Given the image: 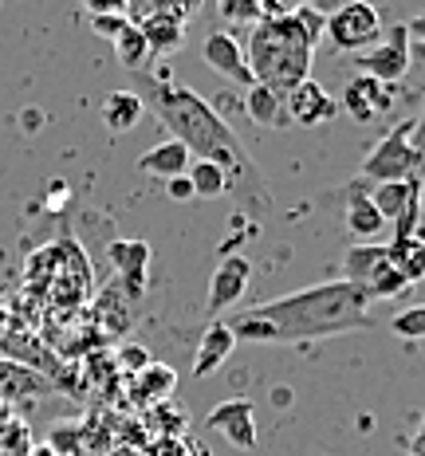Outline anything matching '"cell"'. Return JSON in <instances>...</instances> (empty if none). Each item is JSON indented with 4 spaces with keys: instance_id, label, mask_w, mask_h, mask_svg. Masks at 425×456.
<instances>
[{
    "instance_id": "603a6c76",
    "label": "cell",
    "mask_w": 425,
    "mask_h": 456,
    "mask_svg": "<svg viewBox=\"0 0 425 456\" xmlns=\"http://www.w3.org/2000/svg\"><path fill=\"white\" fill-rule=\"evenodd\" d=\"M47 386L40 374H32L28 366L20 362H0V397H8V402H16V397H36V394H47Z\"/></svg>"
},
{
    "instance_id": "8d00e7d4",
    "label": "cell",
    "mask_w": 425,
    "mask_h": 456,
    "mask_svg": "<svg viewBox=\"0 0 425 456\" xmlns=\"http://www.w3.org/2000/svg\"><path fill=\"white\" fill-rule=\"evenodd\" d=\"M28 452H32V449H28ZM28 452H0V456H28Z\"/></svg>"
},
{
    "instance_id": "30bf717a",
    "label": "cell",
    "mask_w": 425,
    "mask_h": 456,
    "mask_svg": "<svg viewBox=\"0 0 425 456\" xmlns=\"http://www.w3.org/2000/svg\"><path fill=\"white\" fill-rule=\"evenodd\" d=\"M201 55L205 63H209V71L225 75L229 83H241V87H252V71H249V55H244V44L236 40L233 32H225V28H217V32L205 36L201 44Z\"/></svg>"
},
{
    "instance_id": "f35d334b",
    "label": "cell",
    "mask_w": 425,
    "mask_h": 456,
    "mask_svg": "<svg viewBox=\"0 0 425 456\" xmlns=\"http://www.w3.org/2000/svg\"><path fill=\"white\" fill-rule=\"evenodd\" d=\"M421 208H425V185H421Z\"/></svg>"
},
{
    "instance_id": "f546056e",
    "label": "cell",
    "mask_w": 425,
    "mask_h": 456,
    "mask_svg": "<svg viewBox=\"0 0 425 456\" xmlns=\"http://www.w3.org/2000/svg\"><path fill=\"white\" fill-rule=\"evenodd\" d=\"M127 24H130V16H91V28L99 36H107V40H115Z\"/></svg>"
},
{
    "instance_id": "9c48e42d",
    "label": "cell",
    "mask_w": 425,
    "mask_h": 456,
    "mask_svg": "<svg viewBox=\"0 0 425 456\" xmlns=\"http://www.w3.org/2000/svg\"><path fill=\"white\" fill-rule=\"evenodd\" d=\"M107 256H110V268H115V283L138 303L146 296V283H150V244L146 240H110Z\"/></svg>"
},
{
    "instance_id": "4316f807",
    "label": "cell",
    "mask_w": 425,
    "mask_h": 456,
    "mask_svg": "<svg viewBox=\"0 0 425 456\" xmlns=\"http://www.w3.org/2000/svg\"><path fill=\"white\" fill-rule=\"evenodd\" d=\"M390 330L398 338H410V342H418L425 338V303H418V307H405L398 311V315L390 319Z\"/></svg>"
},
{
    "instance_id": "6da1fadb",
    "label": "cell",
    "mask_w": 425,
    "mask_h": 456,
    "mask_svg": "<svg viewBox=\"0 0 425 456\" xmlns=\"http://www.w3.org/2000/svg\"><path fill=\"white\" fill-rule=\"evenodd\" d=\"M130 79H135L130 91H135L142 99V107L169 130V138L182 142L193 158H209L229 174V193H233L236 208H241V216L260 221V216L272 213L268 182H264V174L257 169V161L249 158L244 142L236 138V130L217 114V107H209L201 94H193L189 87L169 83L166 75H158V71H138V75H130Z\"/></svg>"
},
{
    "instance_id": "5b68a950",
    "label": "cell",
    "mask_w": 425,
    "mask_h": 456,
    "mask_svg": "<svg viewBox=\"0 0 425 456\" xmlns=\"http://www.w3.org/2000/svg\"><path fill=\"white\" fill-rule=\"evenodd\" d=\"M327 40L339 47V52H366L382 40V16L371 0H343L327 12Z\"/></svg>"
},
{
    "instance_id": "52a82bcc",
    "label": "cell",
    "mask_w": 425,
    "mask_h": 456,
    "mask_svg": "<svg viewBox=\"0 0 425 456\" xmlns=\"http://www.w3.org/2000/svg\"><path fill=\"white\" fill-rule=\"evenodd\" d=\"M205 429L221 433L233 449L252 452L257 449V405H252L249 397H229V402H221L205 417Z\"/></svg>"
},
{
    "instance_id": "d590c367",
    "label": "cell",
    "mask_w": 425,
    "mask_h": 456,
    "mask_svg": "<svg viewBox=\"0 0 425 456\" xmlns=\"http://www.w3.org/2000/svg\"><path fill=\"white\" fill-rule=\"evenodd\" d=\"M28 456H55V449H52V444H32V452H28Z\"/></svg>"
},
{
    "instance_id": "4fadbf2b",
    "label": "cell",
    "mask_w": 425,
    "mask_h": 456,
    "mask_svg": "<svg viewBox=\"0 0 425 456\" xmlns=\"http://www.w3.org/2000/svg\"><path fill=\"white\" fill-rule=\"evenodd\" d=\"M174 389H177V374L166 362H150L130 378V397H135V405H142V410L166 405V397H174Z\"/></svg>"
},
{
    "instance_id": "d6986e66",
    "label": "cell",
    "mask_w": 425,
    "mask_h": 456,
    "mask_svg": "<svg viewBox=\"0 0 425 456\" xmlns=\"http://www.w3.org/2000/svg\"><path fill=\"white\" fill-rule=\"evenodd\" d=\"M382 264H386V244H374V240L355 244V248H347V256H343V275H339V280L355 283V288H366L371 275L382 268Z\"/></svg>"
},
{
    "instance_id": "44dd1931",
    "label": "cell",
    "mask_w": 425,
    "mask_h": 456,
    "mask_svg": "<svg viewBox=\"0 0 425 456\" xmlns=\"http://www.w3.org/2000/svg\"><path fill=\"white\" fill-rule=\"evenodd\" d=\"M244 114H249L252 122H260V126H288V110H283V94L260 87V83H252L249 94H244Z\"/></svg>"
},
{
    "instance_id": "e0dca14e",
    "label": "cell",
    "mask_w": 425,
    "mask_h": 456,
    "mask_svg": "<svg viewBox=\"0 0 425 456\" xmlns=\"http://www.w3.org/2000/svg\"><path fill=\"white\" fill-rule=\"evenodd\" d=\"M138 28H142V36H146L150 55H154V60H166V55H174L177 47H182V40H185V24L177 20V16H166V12L142 16Z\"/></svg>"
},
{
    "instance_id": "83f0119b",
    "label": "cell",
    "mask_w": 425,
    "mask_h": 456,
    "mask_svg": "<svg viewBox=\"0 0 425 456\" xmlns=\"http://www.w3.org/2000/svg\"><path fill=\"white\" fill-rule=\"evenodd\" d=\"M91 16H130V0H83Z\"/></svg>"
},
{
    "instance_id": "cb8c5ba5",
    "label": "cell",
    "mask_w": 425,
    "mask_h": 456,
    "mask_svg": "<svg viewBox=\"0 0 425 456\" xmlns=\"http://www.w3.org/2000/svg\"><path fill=\"white\" fill-rule=\"evenodd\" d=\"M189 185H193V197H201V201H213V197H225L229 193V174H225L217 161L209 158H193L185 169Z\"/></svg>"
},
{
    "instance_id": "8fae6325",
    "label": "cell",
    "mask_w": 425,
    "mask_h": 456,
    "mask_svg": "<svg viewBox=\"0 0 425 456\" xmlns=\"http://www.w3.org/2000/svg\"><path fill=\"white\" fill-rule=\"evenodd\" d=\"M283 110H288V122H296V126H323L339 114V99H331L323 83L304 79L299 87L283 94Z\"/></svg>"
},
{
    "instance_id": "1f68e13d",
    "label": "cell",
    "mask_w": 425,
    "mask_h": 456,
    "mask_svg": "<svg viewBox=\"0 0 425 456\" xmlns=\"http://www.w3.org/2000/svg\"><path fill=\"white\" fill-rule=\"evenodd\" d=\"M166 197L169 201H193V185H189V177H169L166 182Z\"/></svg>"
},
{
    "instance_id": "d6a6232c",
    "label": "cell",
    "mask_w": 425,
    "mask_h": 456,
    "mask_svg": "<svg viewBox=\"0 0 425 456\" xmlns=\"http://www.w3.org/2000/svg\"><path fill=\"white\" fill-rule=\"evenodd\" d=\"M410 142H413V150H418V158H421V166H425V107H421L418 118H413V134H410Z\"/></svg>"
},
{
    "instance_id": "8992f818",
    "label": "cell",
    "mask_w": 425,
    "mask_h": 456,
    "mask_svg": "<svg viewBox=\"0 0 425 456\" xmlns=\"http://www.w3.org/2000/svg\"><path fill=\"white\" fill-rule=\"evenodd\" d=\"M410 44L413 40H410V32H405V24H394L390 32H382V40L374 47L355 55V68H363V75L394 87V83L405 79V71H410Z\"/></svg>"
},
{
    "instance_id": "74e56055",
    "label": "cell",
    "mask_w": 425,
    "mask_h": 456,
    "mask_svg": "<svg viewBox=\"0 0 425 456\" xmlns=\"http://www.w3.org/2000/svg\"><path fill=\"white\" fill-rule=\"evenodd\" d=\"M311 4H315V8H323V4H327V0H311Z\"/></svg>"
},
{
    "instance_id": "9a60e30c",
    "label": "cell",
    "mask_w": 425,
    "mask_h": 456,
    "mask_svg": "<svg viewBox=\"0 0 425 456\" xmlns=\"http://www.w3.org/2000/svg\"><path fill=\"white\" fill-rule=\"evenodd\" d=\"M189 161H193V154L182 146L177 138H166L158 142V146H150L146 154L138 158V169L146 177H158V182H169V177H182L189 169Z\"/></svg>"
},
{
    "instance_id": "f1b7e54d",
    "label": "cell",
    "mask_w": 425,
    "mask_h": 456,
    "mask_svg": "<svg viewBox=\"0 0 425 456\" xmlns=\"http://www.w3.org/2000/svg\"><path fill=\"white\" fill-rule=\"evenodd\" d=\"M142 456H189V449L182 444V436H158Z\"/></svg>"
},
{
    "instance_id": "2e32d148",
    "label": "cell",
    "mask_w": 425,
    "mask_h": 456,
    "mask_svg": "<svg viewBox=\"0 0 425 456\" xmlns=\"http://www.w3.org/2000/svg\"><path fill=\"white\" fill-rule=\"evenodd\" d=\"M347 228H351V236L358 244H366V240H374V236L386 232L382 213H378L374 201H371V189L355 185L351 193H347Z\"/></svg>"
},
{
    "instance_id": "7a4b0ae2",
    "label": "cell",
    "mask_w": 425,
    "mask_h": 456,
    "mask_svg": "<svg viewBox=\"0 0 425 456\" xmlns=\"http://www.w3.org/2000/svg\"><path fill=\"white\" fill-rule=\"evenodd\" d=\"M236 342H319L371 330V296L347 280H323L291 296L244 307L229 319Z\"/></svg>"
},
{
    "instance_id": "d4e9b609",
    "label": "cell",
    "mask_w": 425,
    "mask_h": 456,
    "mask_svg": "<svg viewBox=\"0 0 425 456\" xmlns=\"http://www.w3.org/2000/svg\"><path fill=\"white\" fill-rule=\"evenodd\" d=\"M402 291H410V280H405V275L394 268L390 260H386L382 268L371 275V283H366V296H371V303L374 299H398Z\"/></svg>"
},
{
    "instance_id": "7402d4cb",
    "label": "cell",
    "mask_w": 425,
    "mask_h": 456,
    "mask_svg": "<svg viewBox=\"0 0 425 456\" xmlns=\"http://www.w3.org/2000/svg\"><path fill=\"white\" fill-rule=\"evenodd\" d=\"M115 55H119V63L122 68H127L130 75H138V71H150V60H154V55H150V44H146V36H142V28L130 20L127 28H122V32L115 36Z\"/></svg>"
},
{
    "instance_id": "ac0fdd59",
    "label": "cell",
    "mask_w": 425,
    "mask_h": 456,
    "mask_svg": "<svg viewBox=\"0 0 425 456\" xmlns=\"http://www.w3.org/2000/svg\"><path fill=\"white\" fill-rule=\"evenodd\" d=\"M94 315H99V327L107 330V335H127L130 319H135V299H130L119 283H107L99 303H94Z\"/></svg>"
},
{
    "instance_id": "836d02e7",
    "label": "cell",
    "mask_w": 425,
    "mask_h": 456,
    "mask_svg": "<svg viewBox=\"0 0 425 456\" xmlns=\"http://www.w3.org/2000/svg\"><path fill=\"white\" fill-rule=\"evenodd\" d=\"M405 32H410V40H418L425 47V12H418L410 24H405Z\"/></svg>"
},
{
    "instance_id": "4dcf8cb0",
    "label": "cell",
    "mask_w": 425,
    "mask_h": 456,
    "mask_svg": "<svg viewBox=\"0 0 425 456\" xmlns=\"http://www.w3.org/2000/svg\"><path fill=\"white\" fill-rule=\"evenodd\" d=\"M119 366H122V370H135V374H138L142 366H150V354H146L142 346H122V350H119Z\"/></svg>"
},
{
    "instance_id": "ba28073f",
    "label": "cell",
    "mask_w": 425,
    "mask_h": 456,
    "mask_svg": "<svg viewBox=\"0 0 425 456\" xmlns=\"http://www.w3.org/2000/svg\"><path fill=\"white\" fill-rule=\"evenodd\" d=\"M249 280H252V264L244 260V256H236V252H225V260L217 264V272H213V280H209V296H205V315H209V319L225 315V311H229L233 303L244 296Z\"/></svg>"
},
{
    "instance_id": "3957f363",
    "label": "cell",
    "mask_w": 425,
    "mask_h": 456,
    "mask_svg": "<svg viewBox=\"0 0 425 456\" xmlns=\"http://www.w3.org/2000/svg\"><path fill=\"white\" fill-rule=\"evenodd\" d=\"M249 55V71L260 87L288 94L311 79V60H315V40L304 32L296 8H288L283 16H264L260 24H252V36L244 44Z\"/></svg>"
},
{
    "instance_id": "7c38bea8",
    "label": "cell",
    "mask_w": 425,
    "mask_h": 456,
    "mask_svg": "<svg viewBox=\"0 0 425 456\" xmlns=\"http://www.w3.org/2000/svg\"><path fill=\"white\" fill-rule=\"evenodd\" d=\"M339 107L351 114L355 122H374L378 114H386V110L394 107V91L386 87V83L371 79V75H355V79L343 87V99H339Z\"/></svg>"
},
{
    "instance_id": "ffe728a7",
    "label": "cell",
    "mask_w": 425,
    "mask_h": 456,
    "mask_svg": "<svg viewBox=\"0 0 425 456\" xmlns=\"http://www.w3.org/2000/svg\"><path fill=\"white\" fill-rule=\"evenodd\" d=\"M142 99L135 91H110L107 99H102V126L110 130V134H127V130L138 126L142 118Z\"/></svg>"
},
{
    "instance_id": "e575fe53",
    "label": "cell",
    "mask_w": 425,
    "mask_h": 456,
    "mask_svg": "<svg viewBox=\"0 0 425 456\" xmlns=\"http://www.w3.org/2000/svg\"><path fill=\"white\" fill-rule=\"evenodd\" d=\"M410 449H425V413H421V425H418V433H413V444Z\"/></svg>"
},
{
    "instance_id": "5bb4252c",
    "label": "cell",
    "mask_w": 425,
    "mask_h": 456,
    "mask_svg": "<svg viewBox=\"0 0 425 456\" xmlns=\"http://www.w3.org/2000/svg\"><path fill=\"white\" fill-rule=\"evenodd\" d=\"M236 350V335L233 327L225 319H213L209 327H205L201 342H197V354H193V374L197 378H209L213 370H221L229 362V354Z\"/></svg>"
},
{
    "instance_id": "277c9868",
    "label": "cell",
    "mask_w": 425,
    "mask_h": 456,
    "mask_svg": "<svg viewBox=\"0 0 425 456\" xmlns=\"http://www.w3.org/2000/svg\"><path fill=\"white\" fill-rule=\"evenodd\" d=\"M413 118L398 122L363 161V182L382 185V182H425V166L413 150Z\"/></svg>"
},
{
    "instance_id": "484cf974",
    "label": "cell",
    "mask_w": 425,
    "mask_h": 456,
    "mask_svg": "<svg viewBox=\"0 0 425 456\" xmlns=\"http://www.w3.org/2000/svg\"><path fill=\"white\" fill-rule=\"evenodd\" d=\"M217 12L229 28H252L264 20V0H217Z\"/></svg>"
}]
</instances>
